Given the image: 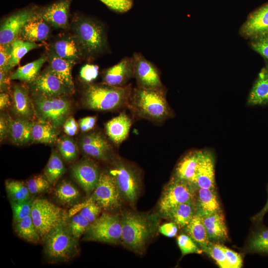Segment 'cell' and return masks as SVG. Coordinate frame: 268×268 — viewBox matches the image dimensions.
I'll return each mask as SVG.
<instances>
[{
  "mask_svg": "<svg viewBox=\"0 0 268 268\" xmlns=\"http://www.w3.org/2000/svg\"><path fill=\"white\" fill-rule=\"evenodd\" d=\"M131 84L117 87L102 84H88L85 87L83 103L87 109L111 111L129 105L132 92Z\"/></svg>",
  "mask_w": 268,
  "mask_h": 268,
  "instance_id": "obj_1",
  "label": "cell"
},
{
  "mask_svg": "<svg viewBox=\"0 0 268 268\" xmlns=\"http://www.w3.org/2000/svg\"><path fill=\"white\" fill-rule=\"evenodd\" d=\"M129 105L137 116L153 122H162L173 114L166 100L165 90L137 86L132 90Z\"/></svg>",
  "mask_w": 268,
  "mask_h": 268,
  "instance_id": "obj_2",
  "label": "cell"
},
{
  "mask_svg": "<svg viewBox=\"0 0 268 268\" xmlns=\"http://www.w3.org/2000/svg\"><path fill=\"white\" fill-rule=\"evenodd\" d=\"M122 241L130 249L141 253L155 233L158 219L155 215L132 211L123 213Z\"/></svg>",
  "mask_w": 268,
  "mask_h": 268,
  "instance_id": "obj_3",
  "label": "cell"
},
{
  "mask_svg": "<svg viewBox=\"0 0 268 268\" xmlns=\"http://www.w3.org/2000/svg\"><path fill=\"white\" fill-rule=\"evenodd\" d=\"M67 222L53 228L43 239L44 254L50 263L67 262L78 254V240L70 232Z\"/></svg>",
  "mask_w": 268,
  "mask_h": 268,
  "instance_id": "obj_4",
  "label": "cell"
},
{
  "mask_svg": "<svg viewBox=\"0 0 268 268\" xmlns=\"http://www.w3.org/2000/svg\"><path fill=\"white\" fill-rule=\"evenodd\" d=\"M74 21V37L83 53L94 56L106 49L107 38L102 25L84 16H77Z\"/></svg>",
  "mask_w": 268,
  "mask_h": 268,
  "instance_id": "obj_5",
  "label": "cell"
},
{
  "mask_svg": "<svg viewBox=\"0 0 268 268\" xmlns=\"http://www.w3.org/2000/svg\"><path fill=\"white\" fill-rule=\"evenodd\" d=\"M66 212L47 200L33 201L31 216L42 239L55 227L67 221Z\"/></svg>",
  "mask_w": 268,
  "mask_h": 268,
  "instance_id": "obj_6",
  "label": "cell"
},
{
  "mask_svg": "<svg viewBox=\"0 0 268 268\" xmlns=\"http://www.w3.org/2000/svg\"><path fill=\"white\" fill-rule=\"evenodd\" d=\"M121 218L117 215L103 213L91 223L83 240L116 244L122 241Z\"/></svg>",
  "mask_w": 268,
  "mask_h": 268,
  "instance_id": "obj_7",
  "label": "cell"
},
{
  "mask_svg": "<svg viewBox=\"0 0 268 268\" xmlns=\"http://www.w3.org/2000/svg\"><path fill=\"white\" fill-rule=\"evenodd\" d=\"M197 187L193 183L173 177L165 186L159 202V210L165 215L181 203L195 202Z\"/></svg>",
  "mask_w": 268,
  "mask_h": 268,
  "instance_id": "obj_8",
  "label": "cell"
},
{
  "mask_svg": "<svg viewBox=\"0 0 268 268\" xmlns=\"http://www.w3.org/2000/svg\"><path fill=\"white\" fill-rule=\"evenodd\" d=\"M34 103L40 119L56 128L63 126L70 111V104L62 96L48 97L36 94Z\"/></svg>",
  "mask_w": 268,
  "mask_h": 268,
  "instance_id": "obj_9",
  "label": "cell"
},
{
  "mask_svg": "<svg viewBox=\"0 0 268 268\" xmlns=\"http://www.w3.org/2000/svg\"><path fill=\"white\" fill-rule=\"evenodd\" d=\"M108 172L113 177L121 197L134 204L139 191V181L136 172L121 160L116 161Z\"/></svg>",
  "mask_w": 268,
  "mask_h": 268,
  "instance_id": "obj_10",
  "label": "cell"
},
{
  "mask_svg": "<svg viewBox=\"0 0 268 268\" xmlns=\"http://www.w3.org/2000/svg\"><path fill=\"white\" fill-rule=\"evenodd\" d=\"M121 195L113 177L109 172L101 173L99 182L89 198L84 203L96 202L102 209L112 210L121 205Z\"/></svg>",
  "mask_w": 268,
  "mask_h": 268,
  "instance_id": "obj_11",
  "label": "cell"
},
{
  "mask_svg": "<svg viewBox=\"0 0 268 268\" xmlns=\"http://www.w3.org/2000/svg\"><path fill=\"white\" fill-rule=\"evenodd\" d=\"M134 76L137 87L145 89L165 90L157 67L141 54L133 55Z\"/></svg>",
  "mask_w": 268,
  "mask_h": 268,
  "instance_id": "obj_12",
  "label": "cell"
},
{
  "mask_svg": "<svg viewBox=\"0 0 268 268\" xmlns=\"http://www.w3.org/2000/svg\"><path fill=\"white\" fill-rule=\"evenodd\" d=\"M38 10L35 7L21 10L6 18L0 26V45L11 44L24 25L37 16Z\"/></svg>",
  "mask_w": 268,
  "mask_h": 268,
  "instance_id": "obj_13",
  "label": "cell"
},
{
  "mask_svg": "<svg viewBox=\"0 0 268 268\" xmlns=\"http://www.w3.org/2000/svg\"><path fill=\"white\" fill-rule=\"evenodd\" d=\"M78 145L80 150L88 156L101 161L111 159L113 149L104 135L98 132H91L82 135Z\"/></svg>",
  "mask_w": 268,
  "mask_h": 268,
  "instance_id": "obj_14",
  "label": "cell"
},
{
  "mask_svg": "<svg viewBox=\"0 0 268 268\" xmlns=\"http://www.w3.org/2000/svg\"><path fill=\"white\" fill-rule=\"evenodd\" d=\"M101 173L96 164L91 159L83 158L74 164L71 175L87 196H89L96 188Z\"/></svg>",
  "mask_w": 268,
  "mask_h": 268,
  "instance_id": "obj_15",
  "label": "cell"
},
{
  "mask_svg": "<svg viewBox=\"0 0 268 268\" xmlns=\"http://www.w3.org/2000/svg\"><path fill=\"white\" fill-rule=\"evenodd\" d=\"M37 94L48 97H56L72 92L49 67L32 81Z\"/></svg>",
  "mask_w": 268,
  "mask_h": 268,
  "instance_id": "obj_16",
  "label": "cell"
},
{
  "mask_svg": "<svg viewBox=\"0 0 268 268\" xmlns=\"http://www.w3.org/2000/svg\"><path fill=\"white\" fill-rule=\"evenodd\" d=\"M134 76L133 58L127 57L105 70L103 82L109 85L122 87L128 84V82Z\"/></svg>",
  "mask_w": 268,
  "mask_h": 268,
  "instance_id": "obj_17",
  "label": "cell"
},
{
  "mask_svg": "<svg viewBox=\"0 0 268 268\" xmlns=\"http://www.w3.org/2000/svg\"><path fill=\"white\" fill-rule=\"evenodd\" d=\"M266 33H268V3L250 14L240 29V34L249 39Z\"/></svg>",
  "mask_w": 268,
  "mask_h": 268,
  "instance_id": "obj_18",
  "label": "cell"
},
{
  "mask_svg": "<svg viewBox=\"0 0 268 268\" xmlns=\"http://www.w3.org/2000/svg\"><path fill=\"white\" fill-rule=\"evenodd\" d=\"M71 0H60L38 10V16L56 28L68 26V14Z\"/></svg>",
  "mask_w": 268,
  "mask_h": 268,
  "instance_id": "obj_19",
  "label": "cell"
},
{
  "mask_svg": "<svg viewBox=\"0 0 268 268\" xmlns=\"http://www.w3.org/2000/svg\"><path fill=\"white\" fill-rule=\"evenodd\" d=\"M193 184L197 188L215 189L214 157L208 150H201Z\"/></svg>",
  "mask_w": 268,
  "mask_h": 268,
  "instance_id": "obj_20",
  "label": "cell"
},
{
  "mask_svg": "<svg viewBox=\"0 0 268 268\" xmlns=\"http://www.w3.org/2000/svg\"><path fill=\"white\" fill-rule=\"evenodd\" d=\"M200 211L209 240L219 243L226 241L228 239L227 229L222 211L213 213Z\"/></svg>",
  "mask_w": 268,
  "mask_h": 268,
  "instance_id": "obj_21",
  "label": "cell"
},
{
  "mask_svg": "<svg viewBox=\"0 0 268 268\" xmlns=\"http://www.w3.org/2000/svg\"><path fill=\"white\" fill-rule=\"evenodd\" d=\"M132 120L125 113L112 118L105 124V130L110 139L115 144L122 143L129 135Z\"/></svg>",
  "mask_w": 268,
  "mask_h": 268,
  "instance_id": "obj_22",
  "label": "cell"
},
{
  "mask_svg": "<svg viewBox=\"0 0 268 268\" xmlns=\"http://www.w3.org/2000/svg\"><path fill=\"white\" fill-rule=\"evenodd\" d=\"M33 122L30 120L19 118H8V134L11 141L16 145H23L31 141Z\"/></svg>",
  "mask_w": 268,
  "mask_h": 268,
  "instance_id": "obj_23",
  "label": "cell"
},
{
  "mask_svg": "<svg viewBox=\"0 0 268 268\" xmlns=\"http://www.w3.org/2000/svg\"><path fill=\"white\" fill-rule=\"evenodd\" d=\"M249 105L268 104V63L261 70L249 93Z\"/></svg>",
  "mask_w": 268,
  "mask_h": 268,
  "instance_id": "obj_24",
  "label": "cell"
},
{
  "mask_svg": "<svg viewBox=\"0 0 268 268\" xmlns=\"http://www.w3.org/2000/svg\"><path fill=\"white\" fill-rule=\"evenodd\" d=\"M201 150H192L186 154L178 163L173 177L193 184Z\"/></svg>",
  "mask_w": 268,
  "mask_h": 268,
  "instance_id": "obj_25",
  "label": "cell"
},
{
  "mask_svg": "<svg viewBox=\"0 0 268 268\" xmlns=\"http://www.w3.org/2000/svg\"><path fill=\"white\" fill-rule=\"evenodd\" d=\"M50 32L49 23L39 18L37 14L24 25L19 35L22 40L36 43L46 40Z\"/></svg>",
  "mask_w": 268,
  "mask_h": 268,
  "instance_id": "obj_26",
  "label": "cell"
},
{
  "mask_svg": "<svg viewBox=\"0 0 268 268\" xmlns=\"http://www.w3.org/2000/svg\"><path fill=\"white\" fill-rule=\"evenodd\" d=\"M53 52L61 58L74 62L83 54L75 37L69 36L57 40L53 45Z\"/></svg>",
  "mask_w": 268,
  "mask_h": 268,
  "instance_id": "obj_27",
  "label": "cell"
},
{
  "mask_svg": "<svg viewBox=\"0 0 268 268\" xmlns=\"http://www.w3.org/2000/svg\"><path fill=\"white\" fill-rule=\"evenodd\" d=\"M49 68L73 92L74 83L71 75V68L74 62L61 58L53 52L49 56Z\"/></svg>",
  "mask_w": 268,
  "mask_h": 268,
  "instance_id": "obj_28",
  "label": "cell"
},
{
  "mask_svg": "<svg viewBox=\"0 0 268 268\" xmlns=\"http://www.w3.org/2000/svg\"><path fill=\"white\" fill-rule=\"evenodd\" d=\"M195 204L197 209L203 213L222 211L215 189L197 187Z\"/></svg>",
  "mask_w": 268,
  "mask_h": 268,
  "instance_id": "obj_29",
  "label": "cell"
},
{
  "mask_svg": "<svg viewBox=\"0 0 268 268\" xmlns=\"http://www.w3.org/2000/svg\"><path fill=\"white\" fill-rule=\"evenodd\" d=\"M12 100L14 113L19 118L30 120L33 112L27 90L18 85L14 86Z\"/></svg>",
  "mask_w": 268,
  "mask_h": 268,
  "instance_id": "obj_30",
  "label": "cell"
},
{
  "mask_svg": "<svg viewBox=\"0 0 268 268\" xmlns=\"http://www.w3.org/2000/svg\"><path fill=\"white\" fill-rule=\"evenodd\" d=\"M57 128L50 123L39 120L33 122L31 134V141L36 143L51 144L58 139Z\"/></svg>",
  "mask_w": 268,
  "mask_h": 268,
  "instance_id": "obj_31",
  "label": "cell"
},
{
  "mask_svg": "<svg viewBox=\"0 0 268 268\" xmlns=\"http://www.w3.org/2000/svg\"><path fill=\"white\" fill-rule=\"evenodd\" d=\"M55 196L57 201L65 206H75L79 202L81 194L78 189L70 182L64 180L57 186Z\"/></svg>",
  "mask_w": 268,
  "mask_h": 268,
  "instance_id": "obj_32",
  "label": "cell"
},
{
  "mask_svg": "<svg viewBox=\"0 0 268 268\" xmlns=\"http://www.w3.org/2000/svg\"><path fill=\"white\" fill-rule=\"evenodd\" d=\"M184 228L187 234L201 249L210 242L202 222L201 213L199 210L197 209L192 219Z\"/></svg>",
  "mask_w": 268,
  "mask_h": 268,
  "instance_id": "obj_33",
  "label": "cell"
},
{
  "mask_svg": "<svg viewBox=\"0 0 268 268\" xmlns=\"http://www.w3.org/2000/svg\"><path fill=\"white\" fill-rule=\"evenodd\" d=\"M197 211L195 202L181 203L169 210L164 216L180 227L186 226Z\"/></svg>",
  "mask_w": 268,
  "mask_h": 268,
  "instance_id": "obj_34",
  "label": "cell"
},
{
  "mask_svg": "<svg viewBox=\"0 0 268 268\" xmlns=\"http://www.w3.org/2000/svg\"><path fill=\"white\" fill-rule=\"evenodd\" d=\"M13 223L14 230L20 238L33 244L38 243L42 239L31 215Z\"/></svg>",
  "mask_w": 268,
  "mask_h": 268,
  "instance_id": "obj_35",
  "label": "cell"
},
{
  "mask_svg": "<svg viewBox=\"0 0 268 268\" xmlns=\"http://www.w3.org/2000/svg\"><path fill=\"white\" fill-rule=\"evenodd\" d=\"M66 171L64 163L58 153L53 150L44 171V175L51 185H55Z\"/></svg>",
  "mask_w": 268,
  "mask_h": 268,
  "instance_id": "obj_36",
  "label": "cell"
},
{
  "mask_svg": "<svg viewBox=\"0 0 268 268\" xmlns=\"http://www.w3.org/2000/svg\"><path fill=\"white\" fill-rule=\"evenodd\" d=\"M45 57L18 67L11 75V79H18L27 82L33 81L38 76L39 71L46 62Z\"/></svg>",
  "mask_w": 268,
  "mask_h": 268,
  "instance_id": "obj_37",
  "label": "cell"
},
{
  "mask_svg": "<svg viewBox=\"0 0 268 268\" xmlns=\"http://www.w3.org/2000/svg\"><path fill=\"white\" fill-rule=\"evenodd\" d=\"M42 45L36 43L16 39L11 44L10 58L8 63V70L17 65L20 60L30 51L40 47Z\"/></svg>",
  "mask_w": 268,
  "mask_h": 268,
  "instance_id": "obj_38",
  "label": "cell"
},
{
  "mask_svg": "<svg viewBox=\"0 0 268 268\" xmlns=\"http://www.w3.org/2000/svg\"><path fill=\"white\" fill-rule=\"evenodd\" d=\"M5 187L10 201L21 202L31 199V194L26 183L23 182L7 180L5 181Z\"/></svg>",
  "mask_w": 268,
  "mask_h": 268,
  "instance_id": "obj_39",
  "label": "cell"
},
{
  "mask_svg": "<svg viewBox=\"0 0 268 268\" xmlns=\"http://www.w3.org/2000/svg\"><path fill=\"white\" fill-rule=\"evenodd\" d=\"M57 145L59 152L64 159L67 162L75 160L78 151L74 140L68 135H64L57 140Z\"/></svg>",
  "mask_w": 268,
  "mask_h": 268,
  "instance_id": "obj_40",
  "label": "cell"
},
{
  "mask_svg": "<svg viewBox=\"0 0 268 268\" xmlns=\"http://www.w3.org/2000/svg\"><path fill=\"white\" fill-rule=\"evenodd\" d=\"M67 220V225L72 235L77 240L83 235L91 224L89 221L80 213H74Z\"/></svg>",
  "mask_w": 268,
  "mask_h": 268,
  "instance_id": "obj_41",
  "label": "cell"
},
{
  "mask_svg": "<svg viewBox=\"0 0 268 268\" xmlns=\"http://www.w3.org/2000/svg\"><path fill=\"white\" fill-rule=\"evenodd\" d=\"M202 250L212 258L220 268H229L224 252L219 243L210 241Z\"/></svg>",
  "mask_w": 268,
  "mask_h": 268,
  "instance_id": "obj_42",
  "label": "cell"
},
{
  "mask_svg": "<svg viewBox=\"0 0 268 268\" xmlns=\"http://www.w3.org/2000/svg\"><path fill=\"white\" fill-rule=\"evenodd\" d=\"M251 251L268 253V228L259 230L255 234L249 242Z\"/></svg>",
  "mask_w": 268,
  "mask_h": 268,
  "instance_id": "obj_43",
  "label": "cell"
},
{
  "mask_svg": "<svg viewBox=\"0 0 268 268\" xmlns=\"http://www.w3.org/2000/svg\"><path fill=\"white\" fill-rule=\"evenodd\" d=\"M26 185L31 194L37 195L45 193L51 187V184L44 175H38L29 178Z\"/></svg>",
  "mask_w": 268,
  "mask_h": 268,
  "instance_id": "obj_44",
  "label": "cell"
},
{
  "mask_svg": "<svg viewBox=\"0 0 268 268\" xmlns=\"http://www.w3.org/2000/svg\"><path fill=\"white\" fill-rule=\"evenodd\" d=\"M101 209V207L95 202L83 203L74 206V208H73L74 212L72 215L76 213L77 210H80L79 213L92 223L98 217Z\"/></svg>",
  "mask_w": 268,
  "mask_h": 268,
  "instance_id": "obj_45",
  "label": "cell"
},
{
  "mask_svg": "<svg viewBox=\"0 0 268 268\" xmlns=\"http://www.w3.org/2000/svg\"><path fill=\"white\" fill-rule=\"evenodd\" d=\"M10 202L13 212V223L31 215L33 203L31 199L21 202Z\"/></svg>",
  "mask_w": 268,
  "mask_h": 268,
  "instance_id": "obj_46",
  "label": "cell"
},
{
  "mask_svg": "<svg viewBox=\"0 0 268 268\" xmlns=\"http://www.w3.org/2000/svg\"><path fill=\"white\" fill-rule=\"evenodd\" d=\"M177 243L183 255L192 253L201 254L203 251L188 235L181 234L177 238Z\"/></svg>",
  "mask_w": 268,
  "mask_h": 268,
  "instance_id": "obj_47",
  "label": "cell"
},
{
  "mask_svg": "<svg viewBox=\"0 0 268 268\" xmlns=\"http://www.w3.org/2000/svg\"><path fill=\"white\" fill-rule=\"evenodd\" d=\"M249 43L251 48L268 63V33L250 39Z\"/></svg>",
  "mask_w": 268,
  "mask_h": 268,
  "instance_id": "obj_48",
  "label": "cell"
},
{
  "mask_svg": "<svg viewBox=\"0 0 268 268\" xmlns=\"http://www.w3.org/2000/svg\"><path fill=\"white\" fill-rule=\"evenodd\" d=\"M110 9L120 13L127 12L133 5V0H99Z\"/></svg>",
  "mask_w": 268,
  "mask_h": 268,
  "instance_id": "obj_49",
  "label": "cell"
},
{
  "mask_svg": "<svg viewBox=\"0 0 268 268\" xmlns=\"http://www.w3.org/2000/svg\"><path fill=\"white\" fill-rule=\"evenodd\" d=\"M219 245L224 252L229 268H241L243 259L241 255L221 244L219 243Z\"/></svg>",
  "mask_w": 268,
  "mask_h": 268,
  "instance_id": "obj_50",
  "label": "cell"
},
{
  "mask_svg": "<svg viewBox=\"0 0 268 268\" xmlns=\"http://www.w3.org/2000/svg\"><path fill=\"white\" fill-rule=\"evenodd\" d=\"M99 74V67L93 64H86L80 70V76L85 82L90 83L94 80Z\"/></svg>",
  "mask_w": 268,
  "mask_h": 268,
  "instance_id": "obj_51",
  "label": "cell"
},
{
  "mask_svg": "<svg viewBox=\"0 0 268 268\" xmlns=\"http://www.w3.org/2000/svg\"><path fill=\"white\" fill-rule=\"evenodd\" d=\"M11 44L0 45V69L8 72V63L10 58Z\"/></svg>",
  "mask_w": 268,
  "mask_h": 268,
  "instance_id": "obj_52",
  "label": "cell"
},
{
  "mask_svg": "<svg viewBox=\"0 0 268 268\" xmlns=\"http://www.w3.org/2000/svg\"><path fill=\"white\" fill-rule=\"evenodd\" d=\"M78 124L73 117H68L63 125V129L67 135L72 136L76 134L78 130Z\"/></svg>",
  "mask_w": 268,
  "mask_h": 268,
  "instance_id": "obj_53",
  "label": "cell"
},
{
  "mask_svg": "<svg viewBox=\"0 0 268 268\" xmlns=\"http://www.w3.org/2000/svg\"><path fill=\"white\" fill-rule=\"evenodd\" d=\"M96 116H88L80 119L78 124L80 131L82 132H88L92 130L96 124Z\"/></svg>",
  "mask_w": 268,
  "mask_h": 268,
  "instance_id": "obj_54",
  "label": "cell"
},
{
  "mask_svg": "<svg viewBox=\"0 0 268 268\" xmlns=\"http://www.w3.org/2000/svg\"><path fill=\"white\" fill-rule=\"evenodd\" d=\"M160 233L168 237H173L177 234L178 225L174 222L165 223L159 228Z\"/></svg>",
  "mask_w": 268,
  "mask_h": 268,
  "instance_id": "obj_55",
  "label": "cell"
},
{
  "mask_svg": "<svg viewBox=\"0 0 268 268\" xmlns=\"http://www.w3.org/2000/svg\"><path fill=\"white\" fill-rule=\"evenodd\" d=\"M7 73V71L2 69L0 70V89L1 92L7 91L10 86V76H9Z\"/></svg>",
  "mask_w": 268,
  "mask_h": 268,
  "instance_id": "obj_56",
  "label": "cell"
},
{
  "mask_svg": "<svg viewBox=\"0 0 268 268\" xmlns=\"http://www.w3.org/2000/svg\"><path fill=\"white\" fill-rule=\"evenodd\" d=\"M8 134V118H6L1 115L0 118V141L3 140Z\"/></svg>",
  "mask_w": 268,
  "mask_h": 268,
  "instance_id": "obj_57",
  "label": "cell"
},
{
  "mask_svg": "<svg viewBox=\"0 0 268 268\" xmlns=\"http://www.w3.org/2000/svg\"><path fill=\"white\" fill-rule=\"evenodd\" d=\"M11 105L8 94L6 92H1L0 94V110L8 108Z\"/></svg>",
  "mask_w": 268,
  "mask_h": 268,
  "instance_id": "obj_58",
  "label": "cell"
},
{
  "mask_svg": "<svg viewBox=\"0 0 268 268\" xmlns=\"http://www.w3.org/2000/svg\"><path fill=\"white\" fill-rule=\"evenodd\" d=\"M267 212H268V198L267 201L263 209L253 217V220L256 222L261 221Z\"/></svg>",
  "mask_w": 268,
  "mask_h": 268,
  "instance_id": "obj_59",
  "label": "cell"
}]
</instances>
